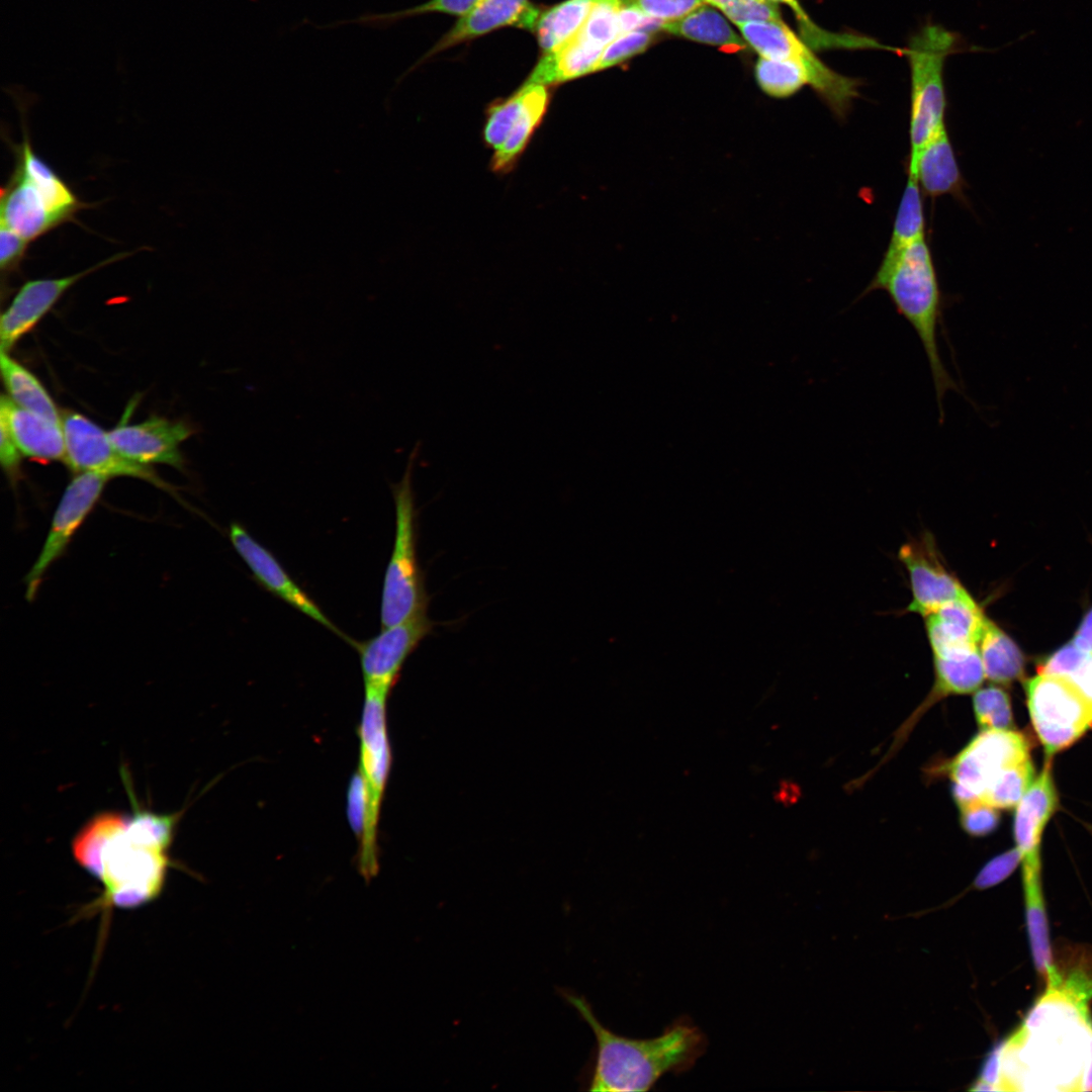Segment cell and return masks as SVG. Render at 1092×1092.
<instances>
[{"mask_svg": "<svg viewBox=\"0 0 1092 1092\" xmlns=\"http://www.w3.org/2000/svg\"><path fill=\"white\" fill-rule=\"evenodd\" d=\"M1048 989L1021 1028L998 1051L987 1079L1027 1091L1092 1090V980L1051 966Z\"/></svg>", "mask_w": 1092, "mask_h": 1092, "instance_id": "cell-1", "label": "cell"}, {"mask_svg": "<svg viewBox=\"0 0 1092 1092\" xmlns=\"http://www.w3.org/2000/svg\"><path fill=\"white\" fill-rule=\"evenodd\" d=\"M558 993L595 1034L596 1051L584 1082L588 1091H648L663 1075L693 1068L706 1051V1035L687 1016L656 1037L629 1038L603 1025L583 996L563 988Z\"/></svg>", "mask_w": 1092, "mask_h": 1092, "instance_id": "cell-2", "label": "cell"}, {"mask_svg": "<svg viewBox=\"0 0 1092 1092\" xmlns=\"http://www.w3.org/2000/svg\"><path fill=\"white\" fill-rule=\"evenodd\" d=\"M878 290L888 294L897 312L916 333L928 361L940 421H943L942 400L946 392L962 391L945 369L939 352L938 332L943 326L942 295L925 237L908 246L888 271L875 274L862 295Z\"/></svg>", "mask_w": 1092, "mask_h": 1092, "instance_id": "cell-3", "label": "cell"}, {"mask_svg": "<svg viewBox=\"0 0 1092 1092\" xmlns=\"http://www.w3.org/2000/svg\"><path fill=\"white\" fill-rule=\"evenodd\" d=\"M13 153L15 166L0 193V225L31 242L88 206L34 152L26 133Z\"/></svg>", "mask_w": 1092, "mask_h": 1092, "instance_id": "cell-4", "label": "cell"}, {"mask_svg": "<svg viewBox=\"0 0 1092 1092\" xmlns=\"http://www.w3.org/2000/svg\"><path fill=\"white\" fill-rule=\"evenodd\" d=\"M420 444L417 442L411 451L401 479L390 485L395 507V535L383 579L381 628L426 613L428 607L424 575L417 556V512L413 489V472Z\"/></svg>", "mask_w": 1092, "mask_h": 1092, "instance_id": "cell-5", "label": "cell"}, {"mask_svg": "<svg viewBox=\"0 0 1092 1092\" xmlns=\"http://www.w3.org/2000/svg\"><path fill=\"white\" fill-rule=\"evenodd\" d=\"M957 41L956 34L941 25L927 24L903 49L911 75L907 164L912 163L921 149L946 127L943 65L947 56L954 52Z\"/></svg>", "mask_w": 1092, "mask_h": 1092, "instance_id": "cell-6", "label": "cell"}, {"mask_svg": "<svg viewBox=\"0 0 1092 1092\" xmlns=\"http://www.w3.org/2000/svg\"><path fill=\"white\" fill-rule=\"evenodd\" d=\"M365 696L358 728L359 766L367 793V822L359 841L358 869L368 882L379 871L378 824L381 802L390 768V745L386 703L391 688L364 684Z\"/></svg>", "mask_w": 1092, "mask_h": 1092, "instance_id": "cell-7", "label": "cell"}, {"mask_svg": "<svg viewBox=\"0 0 1092 1092\" xmlns=\"http://www.w3.org/2000/svg\"><path fill=\"white\" fill-rule=\"evenodd\" d=\"M169 864L167 849L135 841L125 824L102 848L93 875L104 886L103 906L129 909L153 901L163 889Z\"/></svg>", "mask_w": 1092, "mask_h": 1092, "instance_id": "cell-8", "label": "cell"}, {"mask_svg": "<svg viewBox=\"0 0 1092 1092\" xmlns=\"http://www.w3.org/2000/svg\"><path fill=\"white\" fill-rule=\"evenodd\" d=\"M737 27L744 40L760 57L791 60L803 65L809 74L810 86L833 115L839 120L846 118L853 100L859 95L858 80L841 75L821 62L783 20L745 22L737 24Z\"/></svg>", "mask_w": 1092, "mask_h": 1092, "instance_id": "cell-9", "label": "cell"}, {"mask_svg": "<svg viewBox=\"0 0 1092 1092\" xmlns=\"http://www.w3.org/2000/svg\"><path fill=\"white\" fill-rule=\"evenodd\" d=\"M550 99L548 86L525 82L512 95L487 107L482 140L493 152L492 172L507 174L515 168L541 125Z\"/></svg>", "mask_w": 1092, "mask_h": 1092, "instance_id": "cell-10", "label": "cell"}, {"mask_svg": "<svg viewBox=\"0 0 1092 1092\" xmlns=\"http://www.w3.org/2000/svg\"><path fill=\"white\" fill-rule=\"evenodd\" d=\"M1024 687L1031 722L1048 757L1092 728V702L1068 678L1037 674Z\"/></svg>", "mask_w": 1092, "mask_h": 1092, "instance_id": "cell-11", "label": "cell"}, {"mask_svg": "<svg viewBox=\"0 0 1092 1092\" xmlns=\"http://www.w3.org/2000/svg\"><path fill=\"white\" fill-rule=\"evenodd\" d=\"M65 437V462L77 473L92 472L108 478L128 476L146 480L170 491L165 482L149 465L135 463L118 453L108 432L76 412L62 417Z\"/></svg>", "mask_w": 1092, "mask_h": 1092, "instance_id": "cell-12", "label": "cell"}, {"mask_svg": "<svg viewBox=\"0 0 1092 1092\" xmlns=\"http://www.w3.org/2000/svg\"><path fill=\"white\" fill-rule=\"evenodd\" d=\"M108 479L101 474L82 472L70 481L55 511L41 550L24 578L27 601L35 598L44 573L64 554L99 500Z\"/></svg>", "mask_w": 1092, "mask_h": 1092, "instance_id": "cell-13", "label": "cell"}, {"mask_svg": "<svg viewBox=\"0 0 1092 1092\" xmlns=\"http://www.w3.org/2000/svg\"><path fill=\"white\" fill-rule=\"evenodd\" d=\"M1029 755L1024 735L1012 730H983L950 761L952 784L979 800L999 774Z\"/></svg>", "mask_w": 1092, "mask_h": 1092, "instance_id": "cell-14", "label": "cell"}, {"mask_svg": "<svg viewBox=\"0 0 1092 1092\" xmlns=\"http://www.w3.org/2000/svg\"><path fill=\"white\" fill-rule=\"evenodd\" d=\"M898 557L910 579L912 600L908 612L924 618L969 593L943 562L932 535L925 533L901 546Z\"/></svg>", "mask_w": 1092, "mask_h": 1092, "instance_id": "cell-15", "label": "cell"}, {"mask_svg": "<svg viewBox=\"0 0 1092 1092\" xmlns=\"http://www.w3.org/2000/svg\"><path fill=\"white\" fill-rule=\"evenodd\" d=\"M229 538L252 572L253 578L262 587L350 644H354L355 641L347 638L326 616L320 606L290 577L276 557L242 525L232 523Z\"/></svg>", "mask_w": 1092, "mask_h": 1092, "instance_id": "cell-16", "label": "cell"}, {"mask_svg": "<svg viewBox=\"0 0 1092 1092\" xmlns=\"http://www.w3.org/2000/svg\"><path fill=\"white\" fill-rule=\"evenodd\" d=\"M436 622L426 613L399 624L382 628L367 641L354 642L359 654L364 684L392 688L406 658L434 629Z\"/></svg>", "mask_w": 1092, "mask_h": 1092, "instance_id": "cell-17", "label": "cell"}, {"mask_svg": "<svg viewBox=\"0 0 1092 1092\" xmlns=\"http://www.w3.org/2000/svg\"><path fill=\"white\" fill-rule=\"evenodd\" d=\"M119 253L86 270L59 278H40L25 282L1 315V350L8 352L49 312L62 295L83 277L110 263L129 256Z\"/></svg>", "mask_w": 1092, "mask_h": 1092, "instance_id": "cell-18", "label": "cell"}, {"mask_svg": "<svg viewBox=\"0 0 1092 1092\" xmlns=\"http://www.w3.org/2000/svg\"><path fill=\"white\" fill-rule=\"evenodd\" d=\"M193 434L181 421L153 416L139 424L120 423L108 436L120 455L135 463L167 464L183 468L180 445Z\"/></svg>", "mask_w": 1092, "mask_h": 1092, "instance_id": "cell-19", "label": "cell"}, {"mask_svg": "<svg viewBox=\"0 0 1092 1092\" xmlns=\"http://www.w3.org/2000/svg\"><path fill=\"white\" fill-rule=\"evenodd\" d=\"M987 618L969 593L926 616L925 629L933 656H957L978 648Z\"/></svg>", "mask_w": 1092, "mask_h": 1092, "instance_id": "cell-20", "label": "cell"}, {"mask_svg": "<svg viewBox=\"0 0 1092 1092\" xmlns=\"http://www.w3.org/2000/svg\"><path fill=\"white\" fill-rule=\"evenodd\" d=\"M0 415L5 418L22 455L43 461L65 460L62 423L25 410L4 394L1 396Z\"/></svg>", "mask_w": 1092, "mask_h": 1092, "instance_id": "cell-21", "label": "cell"}, {"mask_svg": "<svg viewBox=\"0 0 1092 1092\" xmlns=\"http://www.w3.org/2000/svg\"><path fill=\"white\" fill-rule=\"evenodd\" d=\"M530 5L529 0H480L469 13L460 17L455 25L411 70L451 47L472 40L504 26H517Z\"/></svg>", "mask_w": 1092, "mask_h": 1092, "instance_id": "cell-22", "label": "cell"}, {"mask_svg": "<svg viewBox=\"0 0 1092 1092\" xmlns=\"http://www.w3.org/2000/svg\"><path fill=\"white\" fill-rule=\"evenodd\" d=\"M907 175L916 178L922 193L932 198L962 194L963 177L946 127L907 164Z\"/></svg>", "mask_w": 1092, "mask_h": 1092, "instance_id": "cell-23", "label": "cell"}, {"mask_svg": "<svg viewBox=\"0 0 1092 1092\" xmlns=\"http://www.w3.org/2000/svg\"><path fill=\"white\" fill-rule=\"evenodd\" d=\"M596 0H564L551 7L532 6L522 28L533 32L544 54L558 50L586 20Z\"/></svg>", "mask_w": 1092, "mask_h": 1092, "instance_id": "cell-24", "label": "cell"}, {"mask_svg": "<svg viewBox=\"0 0 1092 1092\" xmlns=\"http://www.w3.org/2000/svg\"><path fill=\"white\" fill-rule=\"evenodd\" d=\"M604 50L576 33L558 50L542 55L526 82L549 87L595 73Z\"/></svg>", "mask_w": 1092, "mask_h": 1092, "instance_id": "cell-25", "label": "cell"}, {"mask_svg": "<svg viewBox=\"0 0 1092 1092\" xmlns=\"http://www.w3.org/2000/svg\"><path fill=\"white\" fill-rule=\"evenodd\" d=\"M922 194L917 179L907 175V183L897 209L890 242L876 275L888 271L908 246L925 237Z\"/></svg>", "mask_w": 1092, "mask_h": 1092, "instance_id": "cell-26", "label": "cell"}, {"mask_svg": "<svg viewBox=\"0 0 1092 1092\" xmlns=\"http://www.w3.org/2000/svg\"><path fill=\"white\" fill-rule=\"evenodd\" d=\"M985 677L1009 685L1024 674V657L1016 643L992 620L987 618L978 643Z\"/></svg>", "mask_w": 1092, "mask_h": 1092, "instance_id": "cell-27", "label": "cell"}, {"mask_svg": "<svg viewBox=\"0 0 1092 1092\" xmlns=\"http://www.w3.org/2000/svg\"><path fill=\"white\" fill-rule=\"evenodd\" d=\"M707 4L681 18L663 21L660 29L703 43L734 50L745 49L744 38L734 32L726 18L717 9Z\"/></svg>", "mask_w": 1092, "mask_h": 1092, "instance_id": "cell-28", "label": "cell"}, {"mask_svg": "<svg viewBox=\"0 0 1092 1092\" xmlns=\"http://www.w3.org/2000/svg\"><path fill=\"white\" fill-rule=\"evenodd\" d=\"M933 662L935 678L928 703L949 695L973 693L985 678L978 648L957 656H933Z\"/></svg>", "mask_w": 1092, "mask_h": 1092, "instance_id": "cell-29", "label": "cell"}, {"mask_svg": "<svg viewBox=\"0 0 1092 1092\" xmlns=\"http://www.w3.org/2000/svg\"><path fill=\"white\" fill-rule=\"evenodd\" d=\"M0 367L3 382L11 400L17 405L62 423L59 411L39 380L19 362L1 350Z\"/></svg>", "mask_w": 1092, "mask_h": 1092, "instance_id": "cell-30", "label": "cell"}, {"mask_svg": "<svg viewBox=\"0 0 1092 1092\" xmlns=\"http://www.w3.org/2000/svg\"><path fill=\"white\" fill-rule=\"evenodd\" d=\"M776 3H784L795 13L802 39L812 50L830 49H879L897 52V48H891L880 43L878 40L864 35L854 33H838L827 31L818 26L805 12L798 0H771Z\"/></svg>", "mask_w": 1092, "mask_h": 1092, "instance_id": "cell-31", "label": "cell"}, {"mask_svg": "<svg viewBox=\"0 0 1092 1092\" xmlns=\"http://www.w3.org/2000/svg\"><path fill=\"white\" fill-rule=\"evenodd\" d=\"M126 821L119 813L103 812L93 817L76 835L72 844L74 857L89 874L94 875L102 848Z\"/></svg>", "mask_w": 1092, "mask_h": 1092, "instance_id": "cell-32", "label": "cell"}, {"mask_svg": "<svg viewBox=\"0 0 1092 1092\" xmlns=\"http://www.w3.org/2000/svg\"><path fill=\"white\" fill-rule=\"evenodd\" d=\"M1029 942L1036 969L1045 975L1051 964V950L1040 875L1023 876Z\"/></svg>", "mask_w": 1092, "mask_h": 1092, "instance_id": "cell-33", "label": "cell"}, {"mask_svg": "<svg viewBox=\"0 0 1092 1092\" xmlns=\"http://www.w3.org/2000/svg\"><path fill=\"white\" fill-rule=\"evenodd\" d=\"M759 88L774 98H788L805 85L810 77L803 65L791 60H775L760 57L754 68Z\"/></svg>", "mask_w": 1092, "mask_h": 1092, "instance_id": "cell-34", "label": "cell"}, {"mask_svg": "<svg viewBox=\"0 0 1092 1092\" xmlns=\"http://www.w3.org/2000/svg\"><path fill=\"white\" fill-rule=\"evenodd\" d=\"M1034 777V766L1028 756L1004 768L980 801L996 809H1010L1019 803L1033 783Z\"/></svg>", "mask_w": 1092, "mask_h": 1092, "instance_id": "cell-35", "label": "cell"}, {"mask_svg": "<svg viewBox=\"0 0 1092 1092\" xmlns=\"http://www.w3.org/2000/svg\"><path fill=\"white\" fill-rule=\"evenodd\" d=\"M480 0H429L415 7L385 13H365L355 19L341 20L334 25L348 23L372 28H386L399 20L427 13H444L459 17L469 13ZM333 26V25H332Z\"/></svg>", "mask_w": 1092, "mask_h": 1092, "instance_id": "cell-36", "label": "cell"}, {"mask_svg": "<svg viewBox=\"0 0 1092 1092\" xmlns=\"http://www.w3.org/2000/svg\"><path fill=\"white\" fill-rule=\"evenodd\" d=\"M131 801L134 800L131 797ZM134 804L133 815L127 819L126 831L135 841L162 849H169L173 840L179 814H157Z\"/></svg>", "mask_w": 1092, "mask_h": 1092, "instance_id": "cell-37", "label": "cell"}, {"mask_svg": "<svg viewBox=\"0 0 1092 1092\" xmlns=\"http://www.w3.org/2000/svg\"><path fill=\"white\" fill-rule=\"evenodd\" d=\"M977 722L982 730H1009L1013 725L1008 694L995 686L977 690L973 698Z\"/></svg>", "mask_w": 1092, "mask_h": 1092, "instance_id": "cell-38", "label": "cell"}, {"mask_svg": "<svg viewBox=\"0 0 1092 1092\" xmlns=\"http://www.w3.org/2000/svg\"><path fill=\"white\" fill-rule=\"evenodd\" d=\"M619 9L620 0H596L577 33L592 43L606 49L621 34Z\"/></svg>", "mask_w": 1092, "mask_h": 1092, "instance_id": "cell-39", "label": "cell"}, {"mask_svg": "<svg viewBox=\"0 0 1092 1092\" xmlns=\"http://www.w3.org/2000/svg\"><path fill=\"white\" fill-rule=\"evenodd\" d=\"M652 39V32L643 30H633L620 34L604 50L597 72L617 66L644 52Z\"/></svg>", "mask_w": 1092, "mask_h": 1092, "instance_id": "cell-40", "label": "cell"}, {"mask_svg": "<svg viewBox=\"0 0 1092 1092\" xmlns=\"http://www.w3.org/2000/svg\"><path fill=\"white\" fill-rule=\"evenodd\" d=\"M620 2L632 5L644 15L662 21L681 18L707 3L706 0H620Z\"/></svg>", "mask_w": 1092, "mask_h": 1092, "instance_id": "cell-41", "label": "cell"}, {"mask_svg": "<svg viewBox=\"0 0 1092 1092\" xmlns=\"http://www.w3.org/2000/svg\"><path fill=\"white\" fill-rule=\"evenodd\" d=\"M723 14L735 25L745 22L781 21V13L771 0H734Z\"/></svg>", "mask_w": 1092, "mask_h": 1092, "instance_id": "cell-42", "label": "cell"}, {"mask_svg": "<svg viewBox=\"0 0 1092 1092\" xmlns=\"http://www.w3.org/2000/svg\"><path fill=\"white\" fill-rule=\"evenodd\" d=\"M960 810L962 827L971 835H987L994 831L999 823L997 809L980 800L960 807Z\"/></svg>", "mask_w": 1092, "mask_h": 1092, "instance_id": "cell-43", "label": "cell"}, {"mask_svg": "<svg viewBox=\"0 0 1092 1092\" xmlns=\"http://www.w3.org/2000/svg\"><path fill=\"white\" fill-rule=\"evenodd\" d=\"M367 793L364 780L357 769L351 778L347 793V816L349 825L358 841L364 835L367 822Z\"/></svg>", "mask_w": 1092, "mask_h": 1092, "instance_id": "cell-44", "label": "cell"}, {"mask_svg": "<svg viewBox=\"0 0 1092 1092\" xmlns=\"http://www.w3.org/2000/svg\"><path fill=\"white\" fill-rule=\"evenodd\" d=\"M29 241L12 230L0 225V268L9 273L18 268L24 259Z\"/></svg>", "mask_w": 1092, "mask_h": 1092, "instance_id": "cell-45", "label": "cell"}, {"mask_svg": "<svg viewBox=\"0 0 1092 1092\" xmlns=\"http://www.w3.org/2000/svg\"><path fill=\"white\" fill-rule=\"evenodd\" d=\"M21 455L5 418L0 415V462L12 483L19 476Z\"/></svg>", "mask_w": 1092, "mask_h": 1092, "instance_id": "cell-46", "label": "cell"}, {"mask_svg": "<svg viewBox=\"0 0 1092 1092\" xmlns=\"http://www.w3.org/2000/svg\"><path fill=\"white\" fill-rule=\"evenodd\" d=\"M1020 860L1021 854L1017 847L1008 850L992 859L983 869L978 877L977 884L981 887H987L1000 882L1013 872Z\"/></svg>", "mask_w": 1092, "mask_h": 1092, "instance_id": "cell-47", "label": "cell"}, {"mask_svg": "<svg viewBox=\"0 0 1092 1092\" xmlns=\"http://www.w3.org/2000/svg\"><path fill=\"white\" fill-rule=\"evenodd\" d=\"M1092 702V655L1084 653L1064 676Z\"/></svg>", "mask_w": 1092, "mask_h": 1092, "instance_id": "cell-48", "label": "cell"}, {"mask_svg": "<svg viewBox=\"0 0 1092 1092\" xmlns=\"http://www.w3.org/2000/svg\"><path fill=\"white\" fill-rule=\"evenodd\" d=\"M1072 642L1084 653L1092 655V607L1083 617Z\"/></svg>", "mask_w": 1092, "mask_h": 1092, "instance_id": "cell-49", "label": "cell"}, {"mask_svg": "<svg viewBox=\"0 0 1092 1092\" xmlns=\"http://www.w3.org/2000/svg\"><path fill=\"white\" fill-rule=\"evenodd\" d=\"M733 1L734 0H706L708 4L714 6L722 12L727 9L733 3Z\"/></svg>", "mask_w": 1092, "mask_h": 1092, "instance_id": "cell-50", "label": "cell"}, {"mask_svg": "<svg viewBox=\"0 0 1092 1092\" xmlns=\"http://www.w3.org/2000/svg\"><path fill=\"white\" fill-rule=\"evenodd\" d=\"M1023 873H1039V872H1023Z\"/></svg>", "mask_w": 1092, "mask_h": 1092, "instance_id": "cell-51", "label": "cell"}]
</instances>
